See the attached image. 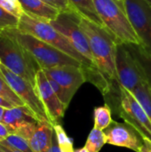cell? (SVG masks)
<instances>
[{
    "instance_id": "6da1fadb",
    "label": "cell",
    "mask_w": 151,
    "mask_h": 152,
    "mask_svg": "<svg viewBox=\"0 0 151 152\" xmlns=\"http://www.w3.org/2000/svg\"><path fill=\"white\" fill-rule=\"evenodd\" d=\"M80 27L86 35L94 61L105 78L114 86L118 83L116 58L119 44L104 28L81 16Z\"/></svg>"
},
{
    "instance_id": "7a4b0ae2",
    "label": "cell",
    "mask_w": 151,
    "mask_h": 152,
    "mask_svg": "<svg viewBox=\"0 0 151 152\" xmlns=\"http://www.w3.org/2000/svg\"><path fill=\"white\" fill-rule=\"evenodd\" d=\"M2 31L28 50L37 61L41 69L63 65H74L82 69L80 61L28 33L23 32L17 28H4Z\"/></svg>"
},
{
    "instance_id": "3957f363",
    "label": "cell",
    "mask_w": 151,
    "mask_h": 152,
    "mask_svg": "<svg viewBox=\"0 0 151 152\" xmlns=\"http://www.w3.org/2000/svg\"><path fill=\"white\" fill-rule=\"evenodd\" d=\"M97 12L106 28L119 44L142 45L133 29L123 2L117 0H93Z\"/></svg>"
},
{
    "instance_id": "277c9868",
    "label": "cell",
    "mask_w": 151,
    "mask_h": 152,
    "mask_svg": "<svg viewBox=\"0 0 151 152\" xmlns=\"http://www.w3.org/2000/svg\"><path fill=\"white\" fill-rule=\"evenodd\" d=\"M0 63L36 87L41 69L35 57L16 40L0 30Z\"/></svg>"
},
{
    "instance_id": "5b68a950",
    "label": "cell",
    "mask_w": 151,
    "mask_h": 152,
    "mask_svg": "<svg viewBox=\"0 0 151 152\" xmlns=\"http://www.w3.org/2000/svg\"><path fill=\"white\" fill-rule=\"evenodd\" d=\"M117 112L125 123L133 126L143 138L151 141V120L135 96L118 83Z\"/></svg>"
},
{
    "instance_id": "8992f818",
    "label": "cell",
    "mask_w": 151,
    "mask_h": 152,
    "mask_svg": "<svg viewBox=\"0 0 151 152\" xmlns=\"http://www.w3.org/2000/svg\"><path fill=\"white\" fill-rule=\"evenodd\" d=\"M80 18L81 15L77 13L61 12L57 19L51 20L50 23L69 40L74 48L91 66L98 69L91 52L88 38L80 27Z\"/></svg>"
},
{
    "instance_id": "52a82bcc",
    "label": "cell",
    "mask_w": 151,
    "mask_h": 152,
    "mask_svg": "<svg viewBox=\"0 0 151 152\" xmlns=\"http://www.w3.org/2000/svg\"><path fill=\"white\" fill-rule=\"evenodd\" d=\"M116 66L118 83L130 92L148 80L138 59L125 44L117 45Z\"/></svg>"
},
{
    "instance_id": "ba28073f",
    "label": "cell",
    "mask_w": 151,
    "mask_h": 152,
    "mask_svg": "<svg viewBox=\"0 0 151 152\" xmlns=\"http://www.w3.org/2000/svg\"><path fill=\"white\" fill-rule=\"evenodd\" d=\"M0 74L4 77L16 94L35 114L38 121L50 122L46 110L37 94L36 88L23 77L16 75L0 63ZM52 124V123H51ZM53 125V124H52Z\"/></svg>"
},
{
    "instance_id": "9c48e42d",
    "label": "cell",
    "mask_w": 151,
    "mask_h": 152,
    "mask_svg": "<svg viewBox=\"0 0 151 152\" xmlns=\"http://www.w3.org/2000/svg\"><path fill=\"white\" fill-rule=\"evenodd\" d=\"M123 4L142 46L151 53V4L145 0H123Z\"/></svg>"
},
{
    "instance_id": "30bf717a",
    "label": "cell",
    "mask_w": 151,
    "mask_h": 152,
    "mask_svg": "<svg viewBox=\"0 0 151 152\" xmlns=\"http://www.w3.org/2000/svg\"><path fill=\"white\" fill-rule=\"evenodd\" d=\"M106 143L126 148L135 152H140L143 144V137L130 124L120 123L112 120L111 124L104 130Z\"/></svg>"
},
{
    "instance_id": "8fae6325",
    "label": "cell",
    "mask_w": 151,
    "mask_h": 152,
    "mask_svg": "<svg viewBox=\"0 0 151 152\" xmlns=\"http://www.w3.org/2000/svg\"><path fill=\"white\" fill-rule=\"evenodd\" d=\"M36 88L46 110L51 123L53 126L58 124L63 118L67 109L54 93L47 79V77L42 69H40L36 74Z\"/></svg>"
},
{
    "instance_id": "7c38bea8",
    "label": "cell",
    "mask_w": 151,
    "mask_h": 152,
    "mask_svg": "<svg viewBox=\"0 0 151 152\" xmlns=\"http://www.w3.org/2000/svg\"><path fill=\"white\" fill-rule=\"evenodd\" d=\"M46 77L54 79L67 92L72 99L79 87L86 82L85 76L80 67L74 65H63L42 69Z\"/></svg>"
},
{
    "instance_id": "4fadbf2b",
    "label": "cell",
    "mask_w": 151,
    "mask_h": 152,
    "mask_svg": "<svg viewBox=\"0 0 151 152\" xmlns=\"http://www.w3.org/2000/svg\"><path fill=\"white\" fill-rule=\"evenodd\" d=\"M53 126L50 122L38 121L26 138L33 152H48L53 134Z\"/></svg>"
},
{
    "instance_id": "5bb4252c",
    "label": "cell",
    "mask_w": 151,
    "mask_h": 152,
    "mask_svg": "<svg viewBox=\"0 0 151 152\" xmlns=\"http://www.w3.org/2000/svg\"><path fill=\"white\" fill-rule=\"evenodd\" d=\"M38 121L35 114L26 105L6 109L2 123L7 127L10 134L15 133L21 126Z\"/></svg>"
},
{
    "instance_id": "9a60e30c",
    "label": "cell",
    "mask_w": 151,
    "mask_h": 152,
    "mask_svg": "<svg viewBox=\"0 0 151 152\" xmlns=\"http://www.w3.org/2000/svg\"><path fill=\"white\" fill-rule=\"evenodd\" d=\"M24 12L47 21L57 19L61 12L43 0H19Z\"/></svg>"
},
{
    "instance_id": "2e32d148",
    "label": "cell",
    "mask_w": 151,
    "mask_h": 152,
    "mask_svg": "<svg viewBox=\"0 0 151 152\" xmlns=\"http://www.w3.org/2000/svg\"><path fill=\"white\" fill-rule=\"evenodd\" d=\"M79 14L93 23L104 28L103 22L100 18L93 0H69Z\"/></svg>"
},
{
    "instance_id": "e0dca14e",
    "label": "cell",
    "mask_w": 151,
    "mask_h": 152,
    "mask_svg": "<svg viewBox=\"0 0 151 152\" xmlns=\"http://www.w3.org/2000/svg\"><path fill=\"white\" fill-rule=\"evenodd\" d=\"M132 94L142 104L151 120V85L148 80L141 83Z\"/></svg>"
},
{
    "instance_id": "ac0fdd59",
    "label": "cell",
    "mask_w": 151,
    "mask_h": 152,
    "mask_svg": "<svg viewBox=\"0 0 151 152\" xmlns=\"http://www.w3.org/2000/svg\"><path fill=\"white\" fill-rule=\"evenodd\" d=\"M131 52L134 54V56L138 59L141 63L147 79L151 85V53L144 49L142 45H127Z\"/></svg>"
},
{
    "instance_id": "d6986e66",
    "label": "cell",
    "mask_w": 151,
    "mask_h": 152,
    "mask_svg": "<svg viewBox=\"0 0 151 152\" xmlns=\"http://www.w3.org/2000/svg\"><path fill=\"white\" fill-rule=\"evenodd\" d=\"M94 116V126L97 129L104 131L112 122L111 108L108 103L103 106L96 107L93 110Z\"/></svg>"
},
{
    "instance_id": "ffe728a7",
    "label": "cell",
    "mask_w": 151,
    "mask_h": 152,
    "mask_svg": "<svg viewBox=\"0 0 151 152\" xmlns=\"http://www.w3.org/2000/svg\"><path fill=\"white\" fill-rule=\"evenodd\" d=\"M106 144V136L104 131L93 127L90 132L85 147L89 152H99Z\"/></svg>"
},
{
    "instance_id": "44dd1931",
    "label": "cell",
    "mask_w": 151,
    "mask_h": 152,
    "mask_svg": "<svg viewBox=\"0 0 151 152\" xmlns=\"http://www.w3.org/2000/svg\"><path fill=\"white\" fill-rule=\"evenodd\" d=\"M0 96L4 97L14 106H23L25 103L12 90L4 77L0 74Z\"/></svg>"
},
{
    "instance_id": "7402d4cb",
    "label": "cell",
    "mask_w": 151,
    "mask_h": 152,
    "mask_svg": "<svg viewBox=\"0 0 151 152\" xmlns=\"http://www.w3.org/2000/svg\"><path fill=\"white\" fill-rule=\"evenodd\" d=\"M53 130L56 134L59 147L62 152H73V140L68 136L63 127L58 123L53 125Z\"/></svg>"
},
{
    "instance_id": "603a6c76",
    "label": "cell",
    "mask_w": 151,
    "mask_h": 152,
    "mask_svg": "<svg viewBox=\"0 0 151 152\" xmlns=\"http://www.w3.org/2000/svg\"><path fill=\"white\" fill-rule=\"evenodd\" d=\"M1 142H4L22 152H33L28 142L17 134H10L4 140L1 141Z\"/></svg>"
},
{
    "instance_id": "cb8c5ba5",
    "label": "cell",
    "mask_w": 151,
    "mask_h": 152,
    "mask_svg": "<svg viewBox=\"0 0 151 152\" xmlns=\"http://www.w3.org/2000/svg\"><path fill=\"white\" fill-rule=\"evenodd\" d=\"M20 18L0 6V30L9 28H18Z\"/></svg>"
},
{
    "instance_id": "d4e9b609",
    "label": "cell",
    "mask_w": 151,
    "mask_h": 152,
    "mask_svg": "<svg viewBox=\"0 0 151 152\" xmlns=\"http://www.w3.org/2000/svg\"><path fill=\"white\" fill-rule=\"evenodd\" d=\"M43 1L55 7L61 12H72V13L79 14L77 10L73 6V4L70 3L69 0H43Z\"/></svg>"
},
{
    "instance_id": "484cf974",
    "label": "cell",
    "mask_w": 151,
    "mask_h": 152,
    "mask_svg": "<svg viewBox=\"0 0 151 152\" xmlns=\"http://www.w3.org/2000/svg\"><path fill=\"white\" fill-rule=\"evenodd\" d=\"M0 6L19 18L24 12L19 0H0Z\"/></svg>"
},
{
    "instance_id": "4316f807",
    "label": "cell",
    "mask_w": 151,
    "mask_h": 152,
    "mask_svg": "<svg viewBox=\"0 0 151 152\" xmlns=\"http://www.w3.org/2000/svg\"><path fill=\"white\" fill-rule=\"evenodd\" d=\"M48 152H62L61 151L60 147H59V144H58V142H57V138H56V134H55L54 132H53V134L52 143H51V146H50V149H49Z\"/></svg>"
},
{
    "instance_id": "83f0119b",
    "label": "cell",
    "mask_w": 151,
    "mask_h": 152,
    "mask_svg": "<svg viewBox=\"0 0 151 152\" xmlns=\"http://www.w3.org/2000/svg\"><path fill=\"white\" fill-rule=\"evenodd\" d=\"M9 134H10V132L7 129V127L2 122H0V142L4 140Z\"/></svg>"
},
{
    "instance_id": "f1b7e54d",
    "label": "cell",
    "mask_w": 151,
    "mask_h": 152,
    "mask_svg": "<svg viewBox=\"0 0 151 152\" xmlns=\"http://www.w3.org/2000/svg\"><path fill=\"white\" fill-rule=\"evenodd\" d=\"M140 152H151V141L148 138H143V144Z\"/></svg>"
},
{
    "instance_id": "f546056e",
    "label": "cell",
    "mask_w": 151,
    "mask_h": 152,
    "mask_svg": "<svg viewBox=\"0 0 151 152\" xmlns=\"http://www.w3.org/2000/svg\"><path fill=\"white\" fill-rule=\"evenodd\" d=\"M0 106L1 107H4V109H12L13 107H16L12 103H11L9 101H7L6 99H4L2 96H0Z\"/></svg>"
},
{
    "instance_id": "4dcf8cb0",
    "label": "cell",
    "mask_w": 151,
    "mask_h": 152,
    "mask_svg": "<svg viewBox=\"0 0 151 152\" xmlns=\"http://www.w3.org/2000/svg\"><path fill=\"white\" fill-rule=\"evenodd\" d=\"M0 147L6 152H22L12 148V147H11V146H9V145H7V144H5V143H4V142H0Z\"/></svg>"
},
{
    "instance_id": "1f68e13d",
    "label": "cell",
    "mask_w": 151,
    "mask_h": 152,
    "mask_svg": "<svg viewBox=\"0 0 151 152\" xmlns=\"http://www.w3.org/2000/svg\"><path fill=\"white\" fill-rule=\"evenodd\" d=\"M5 110H6V109H4V107H1L0 106V122L3 121V118H4V115Z\"/></svg>"
},
{
    "instance_id": "d6a6232c",
    "label": "cell",
    "mask_w": 151,
    "mask_h": 152,
    "mask_svg": "<svg viewBox=\"0 0 151 152\" xmlns=\"http://www.w3.org/2000/svg\"><path fill=\"white\" fill-rule=\"evenodd\" d=\"M73 152H89V151L85 147H84V148H81V149H78V150H74Z\"/></svg>"
},
{
    "instance_id": "836d02e7",
    "label": "cell",
    "mask_w": 151,
    "mask_h": 152,
    "mask_svg": "<svg viewBox=\"0 0 151 152\" xmlns=\"http://www.w3.org/2000/svg\"><path fill=\"white\" fill-rule=\"evenodd\" d=\"M145 1H146V2H148L150 4H151V0H145Z\"/></svg>"
},
{
    "instance_id": "e575fe53",
    "label": "cell",
    "mask_w": 151,
    "mask_h": 152,
    "mask_svg": "<svg viewBox=\"0 0 151 152\" xmlns=\"http://www.w3.org/2000/svg\"><path fill=\"white\" fill-rule=\"evenodd\" d=\"M0 152H6V151H4V150H3V149L0 147Z\"/></svg>"
},
{
    "instance_id": "d590c367",
    "label": "cell",
    "mask_w": 151,
    "mask_h": 152,
    "mask_svg": "<svg viewBox=\"0 0 151 152\" xmlns=\"http://www.w3.org/2000/svg\"><path fill=\"white\" fill-rule=\"evenodd\" d=\"M117 1H120V2H123V0H117Z\"/></svg>"
}]
</instances>
